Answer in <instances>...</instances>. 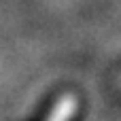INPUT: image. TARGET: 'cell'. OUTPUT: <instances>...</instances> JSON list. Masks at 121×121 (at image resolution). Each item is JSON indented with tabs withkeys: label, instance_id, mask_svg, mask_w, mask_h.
I'll return each instance as SVG.
<instances>
[{
	"label": "cell",
	"instance_id": "obj_1",
	"mask_svg": "<svg viewBox=\"0 0 121 121\" xmlns=\"http://www.w3.org/2000/svg\"><path fill=\"white\" fill-rule=\"evenodd\" d=\"M79 111V100L74 94H64L51 108L47 121H72V117Z\"/></svg>",
	"mask_w": 121,
	"mask_h": 121
}]
</instances>
